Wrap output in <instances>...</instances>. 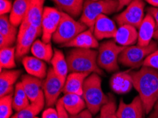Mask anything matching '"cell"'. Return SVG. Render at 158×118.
Masks as SVG:
<instances>
[{"label":"cell","instance_id":"29","mask_svg":"<svg viewBox=\"0 0 158 118\" xmlns=\"http://www.w3.org/2000/svg\"><path fill=\"white\" fill-rule=\"evenodd\" d=\"M57 24L51 19L43 16L41 28H42V41L45 43H51L55 32L57 28Z\"/></svg>","mask_w":158,"mask_h":118},{"label":"cell","instance_id":"13","mask_svg":"<svg viewBox=\"0 0 158 118\" xmlns=\"http://www.w3.org/2000/svg\"><path fill=\"white\" fill-rule=\"evenodd\" d=\"M118 28L113 20L106 15H100L94 23L93 33L98 40L114 37Z\"/></svg>","mask_w":158,"mask_h":118},{"label":"cell","instance_id":"17","mask_svg":"<svg viewBox=\"0 0 158 118\" xmlns=\"http://www.w3.org/2000/svg\"><path fill=\"white\" fill-rule=\"evenodd\" d=\"M89 75L90 74L88 73L72 72L67 77L63 92L64 94L74 93V94L82 96L84 82Z\"/></svg>","mask_w":158,"mask_h":118},{"label":"cell","instance_id":"44","mask_svg":"<svg viewBox=\"0 0 158 118\" xmlns=\"http://www.w3.org/2000/svg\"><path fill=\"white\" fill-rule=\"evenodd\" d=\"M148 4L153 6V7H158V0H145Z\"/></svg>","mask_w":158,"mask_h":118},{"label":"cell","instance_id":"46","mask_svg":"<svg viewBox=\"0 0 158 118\" xmlns=\"http://www.w3.org/2000/svg\"><path fill=\"white\" fill-rule=\"evenodd\" d=\"M92 1H101V0H92Z\"/></svg>","mask_w":158,"mask_h":118},{"label":"cell","instance_id":"31","mask_svg":"<svg viewBox=\"0 0 158 118\" xmlns=\"http://www.w3.org/2000/svg\"><path fill=\"white\" fill-rule=\"evenodd\" d=\"M13 94L1 97L0 99V118H10L12 114Z\"/></svg>","mask_w":158,"mask_h":118},{"label":"cell","instance_id":"25","mask_svg":"<svg viewBox=\"0 0 158 118\" xmlns=\"http://www.w3.org/2000/svg\"><path fill=\"white\" fill-rule=\"evenodd\" d=\"M31 52L34 57L47 62H51L54 55L51 43H45L40 40L33 43Z\"/></svg>","mask_w":158,"mask_h":118},{"label":"cell","instance_id":"6","mask_svg":"<svg viewBox=\"0 0 158 118\" xmlns=\"http://www.w3.org/2000/svg\"><path fill=\"white\" fill-rule=\"evenodd\" d=\"M157 50V44L152 41L148 46L131 45L126 47L118 57V62L125 67L138 68L143 66L148 55Z\"/></svg>","mask_w":158,"mask_h":118},{"label":"cell","instance_id":"1","mask_svg":"<svg viewBox=\"0 0 158 118\" xmlns=\"http://www.w3.org/2000/svg\"><path fill=\"white\" fill-rule=\"evenodd\" d=\"M134 88L139 93L143 110L148 114L158 100V70L143 66L131 74Z\"/></svg>","mask_w":158,"mask_h":118},{"label":"cell","instance_id":"39","mask_svg":"<svg viewBox=\"0 0 158 118\" xmlns=\"http://www.w3.org/2000/svg\"><path fill=\"white\" fill-rule=\"evenodd\" d=\"M148 14L151 15L153 18L155 19V23H156V28H158V7H149L148 8Z\"/></svg>","mask_w":158,"mask_h":118},{"label":"cell","instance_id":"42","mask_svg":"<svg viewBox=\"0 0 158 118\" xmlns=\"http://www.w3.org/2000/svg\"><path fill=\"white\" fill-rule=\"evenodd\" d=\"M118 2L119 6H118V11H120L121 9L123 8L124 6H128L129 4L131 3L133 0H116Z\"/></svg>","mask_w":158,"mask_h":118},{"label":"cell","instance_id":"33","mask_svg":"<svg viewBox=\"0 0 158 118\" xmlns=\"http://www.w3.org/2000/svg\"><path fill=\"white\" fill-rule=\"evenodd\" d=\"M143 66L148 67L158 70V50H155L146 57Z\"/></svg>","mask_w":158,"mask_h":118},{"label":"cell","instance_id":"37","mask_svg":"<svg viewBox=\"0 0 158 118\" xmlns=\"http://www.w3.org/2000/svg\"><path fill=\"white\" fill-rule=\"evenodd\" d=\"M56 109L57 110V112H58L59 118H70V116H69L68 111L64 108L61 99L57 100L56 103Z\"/></svg>","mask_w":158,"mask_h":118},{"label":"cell","instance_id":"35","mask_svg":"<svg viewBox=\"0 0 158 118\" xmlns=\"http://www.w3.org/2000/svg\"><path fill=\"white\" fill-rule=\"evenodd\" d=\"M13 4L9 0H0V14L1 16L6 15L11 12Z\"/></svg>","mask_w":158,"mask_h":118},{"label":"cell","instance_id":"30","mask_svg":"<svg viewBox=\"0 0 158 118\" xmlns=\"http://www.w3.org/2000/svg\"><path fill=\"white\" fill-rule=\"evenodd\" d=\"M97 118H119L117 115V107L113 96L110 95L109 101L100 110V115Z\"/></svg>","mask_w":158,"mask_h":118},{"label":"cell","instance_id":"9","mask_svg":"<svg viewBox=\"0 0 158 118\" xmlns=\"http://www.w3.org/2000/svg\"><path fill=\"white\" fill-rule=\"evenodd\" d=\"M64 85V82L57 75L53 69L50 68L48 71L46 77L43 81V91H44L45 103L48 107L56 105L61 91Z\"/></svg>","mask_w":158,"mask_h":118},{"label":"cell","instance_id":"15","mask_svg":"<svg viewBox=\"0 0 158 118\" xmlns=\"http://www.w3.org/2000/svg\"><path fill=\"white\" fill-rule=\"evenodd\" d=\"M143 103L139 96L134 98L131 103H126L121 100L117 109V115L119 118H143Z\"/></svg>","mask_w":158,"mask_h":118},{"label":"cell","instance_id":"43","mask_svg":"<svg viewBox=\"0 0 158 118\" xmlns=\"http://www.w3.org/2000/svg\"><path fill=\"white\" fill-rule=\"evenodd\" d=\"M150 118H158V100L155 103L154 106V111L152 113V115H150Z\"/></svg>","mask_w":158,"mask_h":118},{"label":"cell","instance_id":"2","mask_svg":"<svg viewBox=\"0 0 158 118\" xmlns=\"http://www.w3.org/2000/svg\"><path fill=\"white\" fill-rule=\"evenodd\" d=\"M98 52L92 49L74 48L67 57L69 71L80 73H97L103 75L104 72L97 63Z\"/></svg>","mask_w":158,"mask_h":118},{"label":"cell","instance_id":"32","mask_svg":"<svg viewBox=\"0 0 158 118\" xmlns=\"http://www.w3.org/2000/svg\"><path fill=\"white\" fill-rule=\"evenodd\" d=\"M43 16L49 18L52 21H53L55 23H57V25H59L62 18V11H58L55 8H52V7L46 6L44 8V15Z\"/></svg>","mask_w":158,"mask_h":118},{"label":"cell","instance_id":"16","mask_svg":"<svg viewBox=\"0 0 158 118\" xmlns=\"http://www.w3.org/2000/svg\"><path fill=\"white\" fill-rule=\"evenodd\" d=\"M62 46L66 47L92 49V48H97L99 47V42L95 38L93 31L90 29H87L80 33L74 39Z\"/></svg>","mask_w":158,"mask_h":118},{"label":"cell","instance_id":"36","mask_svg":"<svg viewBox=\"0 0 158 118\" xmlns=\"http://www.w3.org/2000/svg\"><path fill=\"white\" fill-rule=\"evenodd\" d=\"M14 94L18 96L19 97H20L22 98V99L25 100L26 101H30L29 99H28L27 95H26V91L24 90V88H23L22 83L19 82L16 84L15 86V93Z\"/></svg>","mask_w":158,"mask_h":118},{"label":"cell","instance_id":"38","mask_svg":"<svg viewBox=\"0 0 158 118\" xmlns=\"http://www.w3.org/2000/svg\"><path fill=\"white\" fill-rule=\"evenodd\" d=\"M42 118H59L57 109L49 108L44 110L42 114Z\"/></svg>","mask_w":158,"mask_h":118},{"label":"cell","instance_id":"24","mask_svg":"<svg viewBox=\"0 0 158 118\" xmlns=\"http://www.w3.org/2000/svg\"><path fill=\"white\" fill-rule=\"evenodd\" d=\"M51 64L54 71L65 83L69 71L68 64L67 59L64 56L63 52L59 50H55L53 57L51 59Z\"/></svg>","mask_w":158,"mask_h":118},{"label":"cell","instance_id":"11","mask_svg":"<svg viewBox=\"0 0 158 118\" xmlns=\"http://www.w3.org/2000/svg\"><path fill=\"white\" fill-rule=\"evenodd\" d=\"M42 33V29L30 26L21 35L18 36L17 44L16 47V59H22L26 54L28 53L31 49L35 38Z\"/></svg>","mask_w":158,"mask_h":118},{"label":"cell","instance_id":"41","mask_svg":"<svg viewBox=\"0 0 158 118\" xmlns=\"http://www.w3.org/2000/svg\"><path fill=\"white\" fill-rule=\"evenodd\" d=\"M13 43L10 40L7 39L6 38L4 37L3 35L0 34V47L2 48H5L9 47H12Z\"/></svg>","mask_w":158,"mask_h":118},{"label":"cell","instance_id":"5","mask_svg":"<svg viewBox=\"0 0 158 118\" xmlns=\"http://www.w3.org/2000/svg\"><path fill=\"white\" fill-rule=\"evenodd\" d=\"M86 30H87V26L62 11V18L52 36V40L56 44L63 45Z\"/></svg>","mask_w":158,"mask_h":118},{"label":"cell","instance_id":"4","mask_svg":"<svg viewBox=\"0 0 158 118\" xmlns=\"http://www.w3.org/2000/svg\"><path fill=\"white\" fill-rule=\"evenodd\" d=\"M118 6L119 4L116 0H86L81 14L80 22L93 31L96 20L100 15L114 14L118 11Z\"/></svg>","mask_w":158,"mask_h":118},{"label":"cell","instance_id":"45","mask_svg":"<svg viewBox=\"0 0 158 118\" xmlns=\"http://www.w3.org/2000/svg\"><path fill=\"white\" fill-rule=\"evenodd\" d=\"M154 38L157 40V43H158V28H157V29H156V31H155V35H154Z\"/></svg>","mask_w":158,"mask_h":118},{"label":"cell","instance_id":"28","mask_svg":"<svg viewBox=\"0 0 158 118\" xmlns=\"http://www.w3.org/2000/svg\"><path fill=\"white\" fill-rule=\"evenodd\" d=\"M45 100L36 103H31L27 108L20 110L11 118H35L44 107Z\"/></svg>","mask_w":158,"mask_h":118},{"label":"cell","instance_id":"12","mask_svg":"<svg viewBox=\"0 0 158 118\" xmlns=\"http://www.w3.org/2000/svg\"><path fill=\"white\" fill-rule=\"evenodd\" d=\"M21 83L31 103H36L45 100L41 79L31 75H23Z\"/></svg>","mask_w":158,"mask_h":118},{"label":"cell","instance_id":"19","mask_svg":"<svg viewBox=\"0 0 158 118\" xmlns=\"http://www.w3.org/2000/svg\"><path fill=\"white\" fill-rule=\"evenodd\" d=\"M22 64L29 75L44 79L47 76V66L44 61L35 57L25 56L22 59Z\"/></svg>","mask_w":158,"mask_h":118},{"label":"cell","instance_id":"21","mask_svg":"<svg viewBox=\"0 0 158 118\" xmlns=\"http://www.w3.org/2000/svg\"><path fill=\"white\" fill-rule=\"evenodd\" d=\"M64 108L70 115H76L85 109L86 103L81 96L67 93L61 98Z\"/></svg>","mask_w":158,"mask_h":118},{"label":"cell","instance_id":"20","mask_svg":"<svg viewBox=\"0 0 158 118\" xmlns=\"http://www.w3.org/2000/svg\"><path fill=\"white\" fill-rule=\"evenodd\" d=\"M20 70H2L0 76V96L1 97L13 94L14 84L20 76Z\"/></svg>","mask_w":158,"mask_h":118},{"label":"cell","instance_id":"8","mask_svg":"<svg viewBox=\"0 0 158 118\" xmlns=\"http://www.w3.org/2000/svg\"><path fill=\"white\" fill-rule=\"evenodd\" d=\"M144 9L143 0H133L125 10L116 16V23L119 26L129 25L138 29L145 17Z\"/></svg>","mask_w":158,"mask_h":118},{"label":"cell","instance_id":"7","mask_svg":"<svg viewBox=\"0 0 158 118\" xmlns=\"http://www.w3.org/2000/svg\"><path fill=\"white\" fill-rule=\"evenodd\" d=\"M125 47L118 45L113 40L103 43L98 52L97 63L99 67L108 72L118 70V57Z\"/></svg>","mask_w":158,"mask_h":118},{"label":"cell","instance_id":"3","mask_svg":"<svg viewBox=\"0 0 158 118\" xmlns=\"http://www.w3.org/2000/svg\"><path fill=\"white\" fill-rule=\"evenodd\" d=\"M82 96L87 109L92 115L97 114L109 99L103 92L101 78L97 73L91 74L85 79Z\"/></svg>","mask_w":158,"mask_h":118},{"label":"cell","instance_id":"34","mask_svg":"<svg viewBox=\"0 0 158 118\" xmlns=\"http://www.w3.org/2000/svg\"><path fill=\"white\" fill-rule=\"evenodd\" d=\"M29 101H26L22 98L19 97L18 96L14 94L13 97V108L16 111H20L25 109L29 105Z\"/></svg>","mask_w":158,"mask_h":118},{"label":"cell","instance_id":"18","mask_svg":"<svg viewBox=\"0 0 158 118\" xmlns=\"http://www.w3.org/2000/svg\"><path fill=\"white\" fill-rule=\"evenodd\" d=\"M114 38V41L118 45L123 47L131 46L138 42V33L137 28L129 25L119 26Z\"/></svg>","mask_w":158,"mask_h":118},{"label":"cell","instance_id":"23","mask_svg":"<svg viewBox=\"0 0 158 118\" xmlns=\"http://www.w3.org/2000/svg\"><path fill=\"white\" fill-rule=\"evenodd\" d=\"M61 11L68 14L73 18L78 17L82 14L84 0H52Z\"/></svg>","mask_w":158,"mask_h":118},{"label":"cell","instance_id":"14","mask_svg":"<svg viewBox=\"0 0 158 118\" xmlns=\"http://www.w3.org/2000/svg\"><path fill=\"white\" fill-rule=\"evenodd\" d=\"M156 28L155 19L150 14H146L138 28V45L142 47L148 46L152 42V38H154Z\"/></svg>","mask_w":158,"mask_h":118},{"label":"cell","instance_id":"26","mask_svg":"<svg viewBox=\"0 0 158 118\" xmlns=\"http://www.w3.org/2000/svg\"><path fill=\"white\" fill-rule=\"evenodd\" d=\"M0 34L10 40L13 44L18 38L19 32L16 26L11 23L6 14L0 17Z\"/></svg>","mask_w":158,"mask_h":118},{"label":"cell","instance_id":"10","mask_svg":"<svg viewBox=\"0 0 158 118\" xmlns=\"http://www.w3.org/2000/svg\"><path fill=\"white\" fill-rule=\"evenodd\" d=\"M28 7L26 16L19 28L18 36L24 32L26 28L30 26L41 28L42 18L44 15L45 0H28Z\"/></svg>","mask_w":158,"mask_h":118},{"label":"cell","instance_id":"47","mask_svg":"<svg viewBox=\"0 0 158 118\" xmlns=\"http://www.w3.org/2000/svg\"><path fill=\"white\" fill-rule=\"evenodd\" d=\"M35 118H38V117H35Z\"/></svg>","mask_w":158,"mask_h":118},{"label":"cell","instance_id":"40","mask_svg":"<svg viewBox=\"0 0 158 118\" xmlns=\"http://www.w3.org/2000/svg\"><path fill=\"white\" fill-rule=\"evenodd\" d=\"M70 118H93L92 114L89 110H84L83 111L76 115H70Z\"/></svg>","mask_w":158,"mask_h":118},{"label":"cell","instance_id":"27","mask_svg":"<svg viewBox=\"0 0 158 118\" xmlns=\"http://www.w3.org/2000/svg\"><path fill=\"white\" fill-rule=\"evenodd\" d=\"M16 48L9 47L2 48L0 50L1 71L5 69H13L16 67Z\"/></svg>","mask_w":158,"mask_h":118},{"label":"cell","instance_id":"22","mask_svg":"<svg viewBox=\"0 0 158 118\" xmlns=\"http://www.w3.org/2000/svg\"><path fill=\"white\" fill-rule=\"evenodd\" d=\"M28 7V0H15L9 15L11 23L17 27L23 22L27 14Z\"/></svg>","mask_w":158,"mask_h":118}]
</instances>
